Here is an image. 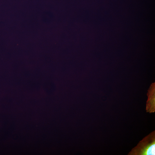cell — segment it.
Returning <instances> with one entry per match:
<instances>
[{
	"label": "cell",
	"instance_id": "cell-1",
	"mask_svg": "<svg viewBox=\"0 0 155 155\" xmlns=\"http://www.w3.org/2000/svg\"><path fill=\"white\" fill-rule=\"evenodd\" d=\"M128 155H155V131H154L140 141Z\"/></svg>",
	"mask_w": 155,
	"mask_h": 155
}]
</instances>
